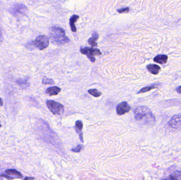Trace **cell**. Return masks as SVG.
<instances>
[{"label": "cell", "mask_w": 181, "mask_h": 180, "mask_svg": "<svg viewBox=\"0 0 181 180\" xmlns=\"http://www.w3.org/2000/svg\"><path fill=\"white\" fill-rule=\"evenodd\" d=\"M134 115L137 121L144 125H151L155 123L156 121V118L152 111L145 106L137 107L134 110Z\"/></svg>", "instance_id": "1"}, {"label": "cell", "mask_w": 181, "mask_h": 180, "mask_svg": "<svg viewBox=\"0 0 181 180\" xmlns=\"http://www.w3.org/2000/svg\"><path fill=\"white\" fill-rule=\"evenodd\" d=\"M50 37L52 42L58 45H63L70 41L64 29L58 26H52L51 28Z\"/></svg>", "instance_id": "2"}, {"label": "cell", "mask_w": 181, "mask_h": 180, "mask_svg": "<svg viewBox=\"0 0 181 180\" xmlns=\"http://www.w3.org/2000/svg\"><path fill=\"white\" fill-rule=\"evenodd\" d=\"M46 105L48 109L55 115H61L64 111V106L58 102L52 100H48L46 102Z\"/></svg>", "instance_id": "3"}, {"label": "cell", "mask_w": 181, "mask_h": 180, "mask_svg": "<svg viewBox=\"0 0 181 180\" xmlns=\"http://www.w3.org/2000/svg\"><path fill=\"white\" fill-rule=\"evenodd\" d=\"M80 51L82 54L86 55V56L90 60L93 62L95 61V58L94 57V56H99L101 55V52L99 49L94 48L93 47H86L84 48L81 47Z\"/></svg>", "instance_id": "4"}, {"label": "cell", "mask_w": 181, "mask_h": 180, "mask_svg": "<svg viewBox=\"0 0 181 180\" xmlns=\"http://www.w3.org/2000/svg\"><path fill=\"white\" fill-rule=\"evenodd\" d=\"M34 45L40 50H43L48 47L49 44V39L47 36L40 35L37 37L33 41Z\"/></svg>", "instance_id": "5"}, {"label": "cell", "mask_w": 181, "mask_h": 180, "mask_svg": "<svg viewBox=\"0 0 181 180\" xmlns=\"http://www.w3.org/2000/svg\"><path fill=\"white\" fill-rule=\"evenodd\" d=\"M10 11L13 15L17 17L20 15H24L27 13L28 8L23 4H17L14 5L10 9Z\"/></svg>", "instance_id": "6"}, {"label": "cell", "mask_w": 181, "mask_h": 180, "mask_svg": "<svg viewBox=\"0 0 181 180\" xmlns=\"http://www.w3.org/2000/svg\"><path fill=\"white\" fill-rule=\"evenodd\" d=\"M131 107L127 102H123L117 105L116 111L119 115H122L130 110Z\"/></svg>", "instance_id": "7"}, {"label": "cell", "mask_w": 181, "mask_h": 180, "mask_svg": "<svg viewBox=\"0 0 181 180\" xmlns=\"http://www.w3.org/2000/svg\"><path fill=\"white\" fill-rule=\"evenodd\" d=\"M168 125L171 128H179L181 126V114L173 116L168 122Z\"/></svg>", "instance_id": "8"}, {"label": "cell", "mask_w": 181, "mask_h": 180, "mask_svg": "<svg viewBox=\"0 0 181 180\" xmlns=\"http://www.w3.org/2000/svg\"><path fill=\"white\" fill-rule=\"evenodd\" d=\"M83 128V123L80 120H78L75 123V129L76 131V132L78 133L79 136V139L81 140V142L82 143L84 142L83 137V133L82 132V130Z\"/></svg>", "instance_id": "9"}, {"label": "cell", "mask_w": 181, "mask_h": 180, "mask_svg": "<svg viewBox=\"0 0 181 180\" xmlns=\"http://www.w3.org/2000/svg\"><path fill=\"white\" fill-rule=\"evenodd\" d=\"M60 91L61 89L60 87L54 86L47 88L46 90V93L52 96H56L58 95L60 92Z\"/></svg>", "instance_id": "10"}, {"label": "cell", "mask_w": 181, "mask_h": 180, "mask_svg": "<svg viewBox=\"0 0 181 180\" xmlns=\"http://www.w3.org/2000/svg\"><path fill=\"white\" fill-rule=\"evenodd\" d=\"M5 173L7 176H13L15 178H19V179H22L23 176L21 173L20 172L17 171L15 169H9L5 171Z\"/></svg>", "instance_id": "11"}, {"label": "cell", "mask_w": 181, "mask_h": 180, "mask_svg": "<svg viewBox=\"0 0 181 180\" xmlns=\"http://www.w3.org/2000/svg\"><path fill=\"white\" fill-rule=\"evenodd\" d=\"M147 69L153 75H157L160 70V68L158 65L155 64H148L147 66Z\"/></svg>", "instance_id": "12"}, {"label": "cell", "mask_w": 181, "mask_h": 180, "mask_svg": "<svg viewBox=\"0 0 181 180\" xmlns=\"http://www.w3.org/2000/svg\"><path fill=\"white\" fill-rule=\"evenodd\" d=\"M167 59H168V57L166 55H159L154 58V61L158 64H163L166 63Z\"/></svg>", "instance_id": "13"}, {"label": "cell", "mask_w": 181, "mask_h": 180, "mask_svg": "<svg viewBox=\"0 0 181 180\" xmlns=\"http://www.w3.org/2000/svg\"><path fill=\"white\" fill-rule=\"evenodd\" d=\"M99 37V34L96 32H94L92 34V37L88 39V42L89 45H90L92 47H96L98 45L96 41L98 40Z\"/></svg>", "instance_id": "14"}, {"label": "cell", "mask_w": 181, "mask_h": 180, "mask_svg": "<svg viewBox=\"0 0 181 180\" xmlns=\"http://www.w3.org/2000/svg\"><path fill=\"white\" fill-rule=\"evenodd\" d=\"M79 16L77 15H73L71 16V18L69 19V25L71 26V31L74 32H76V26L75 25V22L79 19Z\"/></svg>", "instance_id": "15"}, {"label": "cell", "mask_w": 181, "mask_h": 180, "mask_svg": "<svg viewBox=\"0 0 181 180\" xmlns=\"http://www.w3.org/2000/svg\"><path fill=\"white\" fill-rule=\"evenodd\" d=\"M17 84L18 85L19 87H20L22 89L28 88L29 87L30 84L29 83L28 79H18L16 81Z\"/></svg>", "instance_id": "16"}, {"label": "cell", "mask_w": 181, "mask_h": 180, "mask_svg": "<svg viewBox=\"0 0 181 180\" xmlns=\"http://www.w3.org/2000/svg\"><path fill=\"white\" fill-rule=\"evenodd\" d=\"M160 86V84H157V83H155V84L147 86L145 87L142 88L139 92H138L137 94H142V93H144V92H147V91H149L150 90L155 89V88H158Z\"/></svg>", "instance_id": "17"}, {"label": "cell", "mask_w": 181, "mask_h": 180, "mask_svg": "<svg viewBox=\"0 0 181 180\" xmlns=\"http://www.w3.org/2000/svg\"><path fill=\"white\" fill-rule=\"evenodd\" d=\"M167 179L172 180H181V171H175L169 176Z\"/></svg>", "instance_id": "18"}, {"label": "cell", "mask_w": 181, "mask_h": 180, "mask_svg": "<svg viewBox=\"0 0 181 180\" xmlns=\"http://www.w3.org/2000/svg\"><path fill=\"white\" fill-rule=\"evenodd\" d=\"M88 92L91 95H92L93 96L95 97H100V96L101 95V92L99 91V90L96 89H89L88 90Z\"/></svg>", "instance_id": "19"}, {"label": "cell", "mask_w": 181, "mask_h": 180, "mask_svg": "<svg viewBox=\"0 0 181 180\" xmlns=\"http://www.w3.org/2000/svg\"><path fill=\"white\" fill-rule=\"evenodd\" d=\"M42 83L43 85H53L55 83V82L52 79L48 78L45 77L43 79Z\"/></svg>", "instance_id": "20"}, {"label": "cell", "mask_w": 181, "mask_h": 180, "mask_svg": "<svg viewBox=\"0 0 181 180\" xmlns=\"http://www.w3.org/2000/svg\"><path fill=\"white\" fill-rule=\"evenodd\" d=\"M82 147H83V146L82 145H79L76 147L72 149L71 151L72 152H75V153H79V152H81V150L82 149Z\"/></svg>", "instance_id": "21"}, {"label": "cell", "mask_w": 181, "mask_h": 180, "mask_svg": "<svg viewBox=\"0 0 181 180\" xmlns=\"http://www.w3.org/2000/svg\"><path fill=\"white\" fill-rule=\"evenodd\" d=\"M129 11V8L128 7H125V8H122L118 10V12H119V13H128Z\"/></svg>", "instance_id": "22"}, {"label": "cell", "mask_w": 181, "mask_h": 180, "mask_svg": "<svg viewBox=\"0 0 181 180\" xmlns=\"http://www.w3.org/2000/svg\"><path fill=\"white\" fill-rule=\"evenodd\" d=\"M0 177H3V178H5V179H13L14 178H11V177H10V176H4V175H1L0 176Z\"/></svg>", "instance_id": "23"}, {"label": "cell", "mask_w": 181, "mask_h": 180, "mask_svg": "<svg viewBox=\"0 0 181 180\" xmlns=\"http://www.w3.org/2000/svg\"><path fill=\"white\" fill-rule=\"evenodd\" d=\"M176 90L178 93L181 94V86H179V87L176 88Z\"/></svg>", "instance_id": "24"}, {"label": "cell", "mask_w": 181, "mask_h": 180, "mask_svg": "<svg viewBox=\"0 0 181 180\" xmlns=\"http://www.w3.org/2000/svg\"><path fill=\"white\" fill-rule=\"evenodd\" d=\"M3 41V36L2 33V31L0 29V42H1Z\"/></svg>", "instance_id": "25"}, {"label": "cell", "mask_w": 181, "mask_h": 180, "mask_svg": "<svg viewBox=\"0 0 181 180\" xmlns=\"http://www.w3.org/2000/svg\"><path fill=\"white\" fill-rule=\"evenodd\" d=\"M33 179H35V178H29V177H26V178H25L24 179V180H33Z\"/></svg>", "instance_id": "26"}, {"label": "cell", "mask_w": 181, "mask_h": 180, "mask_svg": "<svg viewBox=\"0 0 181 180\" xmlns=\"http://www.w3.org/2000/svg\"><path fill=\"white\" fill-rule=\"evenodd\" d=\"M0 104H1V106H2L3 105L2 100V99H1V98H0Z\"/></svg>", "instance_id": "27"}, {"label": "cell", "mask_w": 181, "mask_h": 180, "mask_svg": "<svg viewBox=\"0 0 181 180\" xmlns=\"http://www.w3.org/2000/svg\"><path fill=\"white\" fill-rule=\"evenodd\" d=\"M1 126H1V124H0V128H1Z\"/></svg>", "instance_id": "28"}]
</instances>
